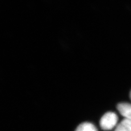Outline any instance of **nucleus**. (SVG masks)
I'll return each instance as SVG.
<instances>
[{
	"label": "nucleus",
	"instance_id": "obj_1",
	"mask_svg": "<svg viewBox=\"0 0 131 131\" xmlns=\"http://www.w3.org/2000/svg\"><path fill=\"white\" fill-rule=\"evenodd\" d=\"M118 121L117 115L113 112H108L102 117L100 120V126L104 130L113 129L116 125Z\"/></svg>",
	"mask_w": 131,
	"mask_h": 131
},
{
	"label": "nucleus",
	"instance_id": "obj_2",
	"mask_svg": "<svg viewBox=\"0 0 131 131\" xmlns=\"http://www.w3.org/2000/svg\"><path fill=\"white\" fill-rule=\"evenodd\" d=\"M117 109L125 119L131 121V104L128 103H121L117 106Z\"/></svg>",
	"mask_w": 131,
	"mask_h": 131
},
{
	"label": "nucleus",
	"instance_id": "obj_3",
	"mask_svg": "<svg viewBox=\"0 0 131 131\" xmlns=\"http://www.w3.org/2000/svg\"><path fill=\"white\" fill-rule=\"evenodd\" d=\"M114 131H131V121L125 118L118 124Z\"/></svg>",
	"mask_w": 131,
	"mask_h": 131
},
{
	"label": "nucleus",
	"instance_id": "obj_4",
	"mask_svg": "<svg viewBox=\"0 0 131 131\" xmlns=\"http://www.w3.org/2000/svg\"><path fill=\"white\" fill-rule=\"evenodd\" d=\"M75 131H97V129L91 123L84 122L78 126Z\"/></svg>",
	"mask_w": 131,
	"mask_h": 131
},
{
	"label": "nucleus",
	"instance_id": "obj_5",
	"mask_svg": "<svg viewBox=\"0 0 131 131\" xmlns=\"http://www.w3.org/2000/svg\"><path fill=\"white\" fill-rule=\"evenodd\" d=\"M130 99H131V91L130 92Z\"/></svg>",
	"mask_w": 131,
	"mask_h": 131
}]
</instances>
